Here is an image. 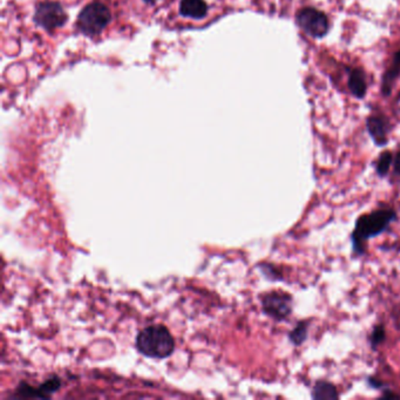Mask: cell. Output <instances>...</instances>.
I'll use <instances>...</instances> for the list:
<instances>
[{"label": "cell", "instance_id": "3957f363", "mask_svg": "<svg viewBox=\"0 0 400 400\" xmlns=\"http://www.w3.org/2000/svg\"><path fill=\"white\" fill-rule=\"evenodd\" d=\"M298 27L314 39H322L329 33L330 22L328 15L318 8H303L296 13Z\"/></svg>", "mask_w": 400, "mask_h": 400}, {"label": "cell", "instance_id": "5bb4252c", "mask_svg": "<svg viewBox=\"0 0 400 400\" xmlns=\"http://www.w3.org/2000/svg\"><path fill=\"white\" fill-rule=\"evenodd\" d=\"M386 340L385 328L382 324H378L372 329L371 335H370V347L375 350L379 345H382Z\"/></svg>", "mask_w": 400, "mask_h": 400}, {"label": "cell", "instance_id": "9c48e42d", "mask_svg": "<svg viewBox=\"0 0 400 400\" xmlns=\"http://www.w3.org/2000/svg\"><path fill=\"white\" fill-rule=\"evenodd\" d=\"M208 6L205 0H181L180 13L193 19H202L207 15Z\"/></svg>", "mask_w": 400, "mask_h": 400}, {"label": "cell", "instance_id": "9a60e30c", "mask_svg": "<svg viewBox=\"0 0 400 400\" xmlns=\"http://www.w3.org/2000/svg\"><path fill=\"white\" fill-rule=\"evenodd\" d=\"M393 173L396 176L400 177V150L393 159Z\"/></svg>", "mask_w": 400, "mask_h": 400}, {"label": "cell", "instance_id": "8fae6325", "mask_svg": "<svg viewBox=\"0 0 400 400\" xmlns=\"http://www.w3.org/2000/svg\"><path fill=\"white\" fill-rule=\"evenodd\" d=\"M311 398L315 400L338 399L340 394L336 386L328 380H318L312 387Z\"/></svg>", "mask_w": 400, "mask_h": 400}, {"label": "cell", "instance_id": "ac0fdd59", "mask_svg": "<svg viewBox=\"0 0 400 400\" xmlns=\"http://www.w3.org/2000/svg\"><path fill=\"white\" fill-rule=\"evenodd\" d=\"M146 3H148V4H154L156 0H145Z\"/></svg>", "mask_w": 400, "mask_h": 400}, {"label": "cell", "instance_id": "ba28073f", "mask_svg": "<svg viewBox=\"0 0 400 400\" xmlns=\"http://www.w3.org/2000/svg\"><path fill=\"white\" fill-rule=\"evenodd\" d=\"M347 86L350 89L351 94L357 99H364L368 92V84H366V77L361 68H352L349 71V79H347Z\"/></svg>", "mask_w": 400, "mask_h": 400}, {"label": "cell", "instance_id": "277c9868", "mask_svg": "<svg viewBox=\"0 0 400 400\" xmlns=\"http://www.w3.org/2000/svg\"><path fill=\"white\" fill-rule=\"evenodd\" d=\"M110 18L112 15L106 5L96 1L82 10L79 15L78 25L82 32L89 36H94L106 29Z\"/></svg>", "mask_w": 400, "mask_h": 400}, {"label": "cell", "instance_id": "5b68a950", "mask_svg": "<svg viewBox=\"0 0 400 400\" xmlns=\"http://www.w3.org/2000/svg\"><path fill=\"white\" fill-rule=\"evenodd\" d=\"M261 303H262L263 312L276 322L287 321L294 310L292 296L280 291H273L263 295Z\"/></svg>", "mask_w": 400, "mask_h": 400}, {"label": "cell", "instance_id": "7c38bea8", "mask_svg": "<svg viewBox=\"0 0 400 400\" xmlns=\"http://www.w3.org/2000/svg\"><path fill=\"white\" fill-rule=\"evenodd\" d=\"M309 328H310L309 321H305V319L299 321L288 335V340L295 347H301L304 344L305 340H308Z\"/></svg>", "mask_w": 400, "mask_h": 400}, {"label": "cell", "instance_id": "2e32d148", "mask_svg": "<svg viewBox=\"0 0 400 400\" xmlns=\"http://www.w3.org/2000/svg\"><path fill=\"white\" fill-rule=\"evenodd\" d=\"M368 384L372 389H380L382 387V380L375 378V377H368Z\"/></svg>", "mask_w": 400, "mask_h": 400}, {"label": "cell", "instance_id": "7a4b0ae2", "mask_svg": "<svg viewBox=\"0 0 400 400\" xmlns=\"http://www.w3.org/2000/svg\"><path fill=\"white\" fill-rule=\"evenodd\" d=\"M136 349L146 357L163 359L173 354L175 340L166 326L150 325L138 333Z\"/></svg>", "mask_w": 400, "mask_h": 400}, {"label": "cell", "instance_id": "e0dca14e", "mask_svg": "<svg viewBox=\"0 0 400 400\" xmlns=\"http://www.w3.org/2000/svg\"><path fill=\"white\" fill-rule=\"evenodd\" d=\"M382 398H393V399H399L400 398L399 394H396V393H393L392 391H389V389L382 391Z\"/></svg>", "mask_w": 400, "mask_h": 400}, {"label": "cell", "instance_id": "6da1fadb", "mask_svg": "<svg viewBox=\"0 0 400 400\" xmlns=\"http://www.w3.org/2000/svg\"><path fill=\"white\" fill-rule=\"evenodd\" d=\"M398 215L392 208H380L358 217L351 234V245L354 256H363L366 252V242L389 231Z\"/></svg>", "mask_w": 400, "mask_h": 400}, {"label": "cell", "instance_id": "52a82bcc", "mask_svg": "<svg viewBox=\"0 0 400 400\" xmlns=\"http://www.w3.org/2000/svg\"><path fill=\"white\" fill-rule=\"evenodd\" d=\"M366 129L375 146L384 147L389 143V120L382 115H371L366 120Z\"/></svg>", "mask_w": 400, "mask_h": 400}, {"label": "cell", "instance_id": "8992f818", "mask_svg": "<svg viewBox=\"0 0 400 400\" xmlns=\"http://www.w3.org/2000/svg\"><path fill=\"white\" fill-rule=\"evenodd\" d=\"M37 24L45 30H52L61 27L66 22L67 15L65 13L64 8L56 1H45L37 6L36 15H34Z\"/></svg>", "mask_w": 400, "mask_h": 400}, {"label": "cell", "instance_id": "30bf717a", "mask_svg": "<svg viewBox=\"0 0 400 400\" xmlns=\"http://www.w3.org/2000/svg\"><path fill=\"white\" fill-rule=\"evenodd\" d=\"M400 73V50L396 51L393 57L392 65L387 71L384 73L382 80V93L384 96H391L393 89V82L398 78Z\"/></svg>", "mask_w": 400, "mask_h": 400}, {"label": "cell", "instance_id": "4fadbf2b", "mask_svg": "<svg viewBox=\"0 0 400 400\" xmlns=\"http://www.w3.org/2000/svg\"><path fill=\"white\" fill-rule=\"evenodd\" d=\"M393 159H394V156L389 150H385L378 156V159L375 163V169L379 177L382 179V177L389 175V168L393 166Z\"/></svg>", "mask_w": 400, "mask_h": 400}]
</instances>
